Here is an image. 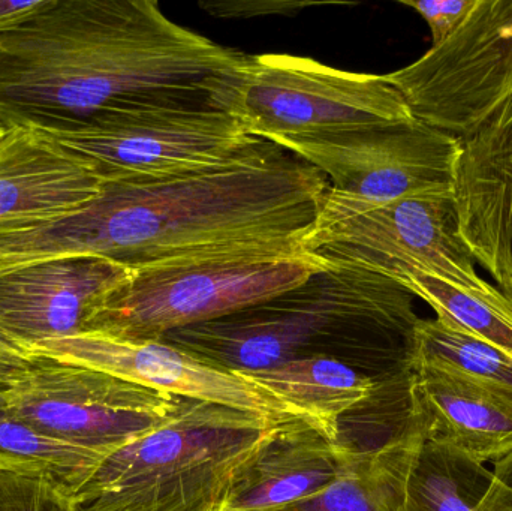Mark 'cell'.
I'll list each match as a JSON object with an SVG mask.
<instances>
[{"instance_id":"obj_26","label":"cell","mask_w":512,"mask_h":511,"mask_svg":"<svg viewBox=\"0 0 512 511\" xmlns=\"http://www.w3.org/2000/svg\"><path fill=\"white\" fill-rule=\"evenodd\" d=\"M32 363L33 359L26 348L15 344L0 332V390L8 387Z\"/></svg>"},{"instance_id":"obj_6","label":"cell","mask_w":512,"mask_h":511,"mask_svg":"<svg viewBox=\"0 0 512 511\" xmlns=\"http://www.w3.org/2000/svg\"><path fill=\"white\" fill-rule=\"evenodd\" d=\"M303 252L399 284L420 270L472 290L490 287L460 234L453 192L370 203L328 186Z\"/></svg>"},{"instance_id":"obj_29","label":"cell","mask_w":512,"mask_h":511,"mask_svg":"<svg viewBox=\"0 0 512 511\" xmlns=\"http://www.w3.org/2000/svg\"><path fill=\"white\" fill-rule=\"evenodd\" d=\"M8 131V129L3 128V126H0V137H2L5 132Z\"/></svg>"},{"instance_id":"obj_28","label":"cell","mask_w":512,"mask_h":511,"mask_svg":"<svg viewBox=\"0 0 512 511\" xmlns=\"http://www.w3.org/2000/svg\"><path fill=\"white\" fill-rule=\"evenodd\" d=\"M493 474L512 491V453L502 458L501 461L495 462Z\"/></svg>"},{"instance_id":"obj_8","label":"cell","mask_w":512,"mask_h":511,"mask_svg":"<svg viewBox=\"0 0 512 511\" xmlns=\"http://www.w3.org/2000/svg\"><path fill=\"white\" fill-rule=\"evenodd\" d=\"M325 264L315 255L285 260L191 261L134 270L98 309L84 332L128 341L219 320L306 281Z\"/></svg>"},{"instance_id":"obj_9","label":"cell","mask_w":512,"mask_h":511,"mask_svg":"<svg viewBox=\"0 0 512 511\" xmlns=\"http://www.w3.org/2000/svg\"><path fill=\"white\" fill-rule=\"evenodd\" d=\"M2 393L12 411L42 434L105 459L170 422L182 401L105 372L47 359H33Z\"/></svg>"},{"instance_id":"obj_21","label":"cell","mask_w":512,"mask_h":511,"mask_svg":"<svg viewBox=\"0 0 512 511\" xmlns=\"http://www.w3.org/2000/svg\"><path fill=\"white\" fill-rule=\"evenodd\" d=\"M400 285L429 303L442 323L512 354V302L498 288L472 290L420 270Z\"/></svg>"},{"instance_id":"obj_12","label":"cell","mask_w":512,"mask_h":511,"mask_svg":"<svg viewBox=\"0 0 512 511\" xmlns=\"http://www.w3.org/2000/svg\"><path fill=\"white\" fill-rule=\"evenodd\" d=\"M47 359L105 372L120 380L191 401L209 402L277 422L294 416L273 396L236 372L197 359L164 341H128L101 332H81L27 348Z\"/></svg>"},{"instance_id":"obj_11","label":"cell","mask_w":512,"mask_h":511,"mask_svg":"<svg viewBox=\"0 0 512 511\" xmlns=\"http://www.w3.org/2000/svg\"><path fill=\"white\" fill-rule=\"evenodd\" d=\"M279 147L318 168L334 191L370 203L451 194L459 138L420 120Z\"/></svg>"},{"instance_id":"obj_1","label":"cell","mask_w":512,"mask_h":511,"mask_svg":"<svg viewBox=\"0 0 512 511\" xmlns=\"http://www.w3.org/2000/svg\"><path fill=\"white\" fill-rule=\"evenodd\" d=\"M328 180L268 141L224 167L164 179L104 180L101 195L50 225L0 237V270L65 255L129 270L304 255Z\"/></svg>"},{"instance_id":"obj_24","label":"cell","mask_w":512,"mask_h":511,"mask_svg":"<svg viewBox=\"0 0 512 511\" xmlns=\"http://www.w3.org/2000/svg\"><path fill=\"white\" fill-rule=\"evenodd\" d=\"M0 511H78L74 494L41 465L0 456Z\"/></svg>"},{"instance_id":"obj_15","label":"cell","mask_w":512,"mask_h":511,"mask_svg":"<svg viewBox=\"0 0 512 511\" xmlns=\"http://www.w3.org/2000/svg\"><path fill=\"white\" fill-rule=\"evenodd\" d=\"M98 168L32 128L0 137V237L53 224L101 195Z\"/></svg>"},{"instance_id":"obj_4","label":"cell","mask_w":512,"mask_h":511,"mask_svg":"<svg viewBox=\"0 0 512 511\" xmlns=\"http://www.w3.org/2000/svg\"><path fill=\"white\" fill-rule=\"evenodd\" d=\"M285 425L182 398L170 422L99 465L78 511H219Z\"/></svg>"},{"instance_id":"obj_23","label":"cell","mask_w":512,"mask_h":511,"mask_svg":"<svg viewBox=\"0 0 512 511\" xmlns=\"http://www.w3.org/2000/svg\"><path fill=\"white\" fill-rule=\"evenodd\" d=\"M417 360L447 363L512 389V354L447 326L438 318L418 324Z\"/></svg>"},{"instance_id":"obj_22","label":"cell","mask_w":512,"mask_h":511,"mask_svg":"<svg viewBox=\"0 0 512 511\" xmlns=\"http://www.w3.org/2000/svg\"><path fill=\"white\" fill-rule=\"evenodd\" d=\"M0 456L41 465L72 494L92 477L104 456L42 434L12 411L0 390Z\"/></svg>"},{"instance_id":"obj_17","label":"cell","mask_w":512,"mask_h":511,"mask_svg":"<svg viewBox=\"0 0 512 511\" xmlns=\"http://www.w3.org/2000/svg\"><path fill=\"white\" fill-rule=\"evenodd\" d=\"M236 374L273 396L295 419L331 443L342 441V420L372 402L385 383L351 363L324 356Z\"/></svg>"},{"instance_id":"obj_19","label":"cell","mask_w":512,"mask_h":511,"mask_svg":"<svg viewBox=\"0 0 512 511\" xmlns=\"http://www.w3.org/2000/svg\"><path fill=\"white\" fill-rule=\"evenodd\" d=\"M423 444L417 426L390 440L352 446L345 467L322 491L262 511H409V480Z\"/></svg>"},{"instance_id":"obj_7","label":"cell","mask_w":512,"mask_h":511,"mask_svg":"<svg viewBox=\"0 0 512 511\" xmlns=\"http://www.w3.org/2000/svg\"><path fill=\"white\" fill-rule=\"evenodd\" d=\"M48 135L92 162L104 180L164 179L224 167L268 143L210 107L207 93L138 102Z\"/></svg>"},{"instance_id":"obj_5","label":"cell","mask_w":512,"mask_h":511,"mask_svg":"<svg viewBox=\"0 0 512 511\" xmlns=\"http://www.w3.org/2000/svg\"><path fill=\"white\" fill-rule=\"evenodd\" d=\"M207 101L276 146L415 119L385 75L343 71L291 54H246L210 81Z\"/></svg>"},{"instance_id":"obj_27","label":"cell","mask_w":512,"mask_h":511,"mask_svg":"<svg viewBox=\"0 0 512 511\" xmlns=\"http://www.w3.org/2000/svg\"><path fill=\"white\" fill-rule=\"evenodd\" d=\"M42 0H32V2H12V0H0V33L11 29L15 24L32 14Z\"/></svg>"},{"instance_id":"obj_10","label":"cell","mask_w":512,"mask_h":511,"mask_svg":"<svg viewBox=\"0 0 512 511\" xmlns=\"http://www.w3.org/2000/svg\"><path fill=\"white\" fill-rule=\"evenodd\" d=\"M385 77L415 119L466 137L512 93V0H478L447 41Z\"/></svg>"},{"instance_id":"obj_13","label":"cell","mask_w":512,"mask_h":511,"mask_svg":"<svg viewBox=\"0 0 512 511\" xmlns=\"http://www.w3.org/2000/svg\"><path fill=\"white\" fill-rule=\"evenodd\" d=\"M132 270L107 258L65 255L0 270V332L23 348L84 332Z\"/></svg>"},{"instance_id":"obj_3","label":"cell","mask_w":512,"mask_h":511,"mask_svg":"<svg viewBox=\"0 0 512 511\" xmlns=\"http://www.w3.org/2000/svg\"><path fill=\"white\" fill-rule=\"evenodd\" d=\"M414 299L378 273L325 264L271 299L159 341L230 372L324 356L387 381L414 369L421 321Z\"/></svg>"},{"instance_id":"obj_20","label":"cell","mask_w":512,"mask_h":511,"mask_svg":"<svg viewBox=\"0 0 512 511\" xmlns=\"http://www.w3.org/2000/svg\"><path fill=\"white\" fill-rule=\"evenodd\" d=\"M409 511H512V491L484 464L424 440L412 470Z\"/></svg>"},{"instance_id":"obj_16","label":"cell","mask_w":512,"mask_h":511,"mask_svg":"<svg viewBox=\"0 0 512 511\" xmlns=\"http://www.w3.org/2000/svg\"><path fill=\"white\" fill-rule=\"evenodd\" d=\"M412 398L424 440L484 464L512 453V389L447 363L417 360Z\"/></svg>"},{"instance_id":"obj_18","label":"cell","mask_w":512,"mask_h":511,"mask_svg":"<svg viewBox=\"0 0 512 511\" xmlns=\"http://www.w3.org/2000/svg\"><path fill=\"white\" fill-rule=\"evenodd\" d=\"M351 449L343 440H325L301 420L286 423L219 511H262L310 497L336 480Z\"/></svg>"},{"instance_id":"obj_2","label":"cell","mask_w":512,"mask_h":511,"mask_svg":"<svg viewBox=\"0 0 512 511\" xmlns=\"http://www.w3.org/2000/svg\"><path fill=\"white\" fill-rule=\"evenodd\" d=\"M245 56L174 23L156 0H42L0 33V126L59 134L105 111L207 93Z\"/></svg>"},{"instance_id":"obj_14","label":"cell","mask_w":512,"mask_h":511,"mask_svg":"<svg viewBox=\"0 0 512 511\" xmlns=\"http://www.w3.org/2000/svg\"><path fill=\"white\" fill-rule=\"evenodd\" d=\"M453 198L475 263L512 302V93L459 138Z\"/></svg>"},{"instance_id":"obj_25","label":"cell","mask_w":512,"mask_h":511,"mask_svg":"<svg viewBox=\"0 0 512 511\" xmlns=\"http://www.w3.org/2000/svg\"><path fill=\"white\" fill-rule=\"evenodd\" d=\"M402 3L414 8L427 21L433 45H439L465 23L478 0H402Z\"/></svg>"}]
</instances>
